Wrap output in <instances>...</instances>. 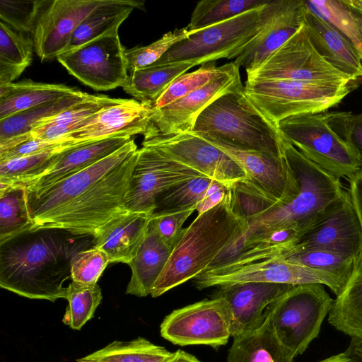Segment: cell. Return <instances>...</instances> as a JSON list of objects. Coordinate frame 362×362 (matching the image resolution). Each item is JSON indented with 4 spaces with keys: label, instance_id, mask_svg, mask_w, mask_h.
<instances>
[{
    "label": "cell",
    "instance_id": "1",
    "mask_svg": "<svg viewBox=\"0 0 362 362\" xmlns=\"http://www.w3.org/2000/svg\"><path fill=\"white\" fill-rule=\"evenodd\" d=\"M94 245L92 235L32 228L0 243V286L30 299H66L74 257Z\"/></svg>",
    "mask_w": 362,
    "mask_h": 362
},
{
    "label": "cell",
    "instance_id": "2",
    "mask_svg": "<svg viewBox=\"0 0 362 362\" xmlns=\"http://www.w3.org/2000/svg\"><path fill=\"white\" fill-rule=\"evenodd\" d=\"M276 133L281 154L298 184L299 192L288 202L277 204L264 214L245 223L243 230L226 247L233 259L248 240L268 231L292 228L301 236L344 191L340 179L307 158L277 129Z\"/></svg>",
    "mask_w": 362,
    "mask_h": 362
},
{
    "label": "cell",
    "instance_id": "3",
    "mask_svg": "<svg viewBox=\"0 0 362 362\" xmlns=\"http://www.w3.org/2000/svg\"><path fill=\"white\" fill-rule=\"evenodd\" d=\"M244 227L232 213L226 194L218 205L198 214L184 228L151 296L158 297L205 272Z\"/></svg>",
    "mask_w": 362,
    "mask_h": 362
},
{
    "label": "cell",
    "instance_id": "4",
    "mask_svg": "<svg viewBox=\"0 0 362 362\" xmlns=\"http://www.w3.org/2000/svg\"><path fill=\"white\" fill-rule=\"evenodd\" d=\"M361 82V80L346 83L246 81L240 97L245 107L276 129L279 122L288 117L323 113L337 105Z\"/></svg>",
    "mask_w": 362,
    "mask_h": 362
},
{
    "label": "cell",
    "instance_id": "5",
    "mask_svg": "<svg viewBox=\"0 0 362 362\" xmlns=\"http://www.w3.org/2000/svg\"><path fill=\"white\" fill-rule=\"evenodd\" d=\"M138 150L42 228H59L76 234L94 235L100 226L125 210L124 201Z\"/></svg>",
    "mask_w": 362,
    "mask_h": 362
},
{
    "label": "cell",
    "instance_id": "6",
    "mask_svg": "<svg viewBox=\"0 0 362 362\" xmlns=\"http://www.w3.org/2000/svg\"><path fill=\"white\" fill-rule=\"evenodd\" d=\"M333 301L322 284L292 287L267 308L279 341L295 356L302 354L318 336Z\"/></svg>",
    "mask_w": 362,
    "mask_h": 362
},
{
    "label": "cell",
    "instance_id": "7",
    "mask_svg": "<svg viewBox=\"0 0 362 362\" xmlns=\"http://www.w3.org/2000/svg\"><path fill=\"white\" fill-rule=\"evenodd\" d=\"M241 92L226 94L208 106L198 117L193 132L281 158L276 129L243 105Z\"/></svg>",
    "mask_w": 362,
    "mask_h": 362
},
{
    "label": "cell",
    "instance_id": "8",
    "mask_svg": "<svg viewBox=\"0 0 362 362\" xmlns=\"http://www.w3.org/2000/svg\"><path fill=\"white\" fill-rule=\"evenodd\" d=\"M276 129L307 158L338 179H349L361 170L353 151L329 127L323 113L288 117Z\"/></svg>",
    "mask_w": 362,
    "mask_h": 362
},
{
    "label": "cell",
    "instance_id": "9",
    "mask_svg": "<svg viewBox=\"0 0 362 362\" xmlns=\"http://www.w3.org/2000/svg\"><path fill=\"white\" fill-rule=\"evenodd\" d=\"M262 7L192 33L156 63L189 62L197 66L220 59L236 58L258 33Z\"/></svg>",
    "mask_w": 362,
    "mask_h": 362
},
{
    "label": "cell",
    "instance_id": "10",
    "mask_svg": "<svg viewBox=\"0 0 362 362\" xmlns=\"http://www.w3.org/2000/svg\"><path fill=\"white\" fill-rule=\"evenodd\" d=\"M247 81H293L346 83L352 81L329 64L313 47L304 24L256 70Z\"/></svg>",
    "mask_w": 362,
    "mask_h": 362
},
{
    "label": "cell",
    "instance_id": "11",
    "mask_svg": "<svg viewBox=\"0 0 362 362\" xmlns=\"http://www.w3.org/2000/svg\"><path fill=\"white\" fill-rule=\"evenodd\" d=\"M194 280L199 289L223 285L266 282L298 286L320 284L327 286L337 296L346 283L324 271L291 262L279 257L270 258L235 267H220L205 271Z\"/></svg>",
    "mask_w": 362,
    "mask_h": 362
},
{
    "label": "cell",
    "instance_id": "12",
    "mask_svg": "<svg viewBox=\"0 0 362 362\" xmlns=\"http://www.w3.org/2000/svg\"><path fill=\"white\" fill-rule=\"evenodd\" d=\"M232 314L223 298L214 297L173 310L160 325V335L180 346L207 345L218 349L231 336Z\"/></svg>",
    "mask_w": 362,
    "mask_h": 362
},
{
    "label": "cell",
    "instance_id": "13",
    "mask_svg": "<svg viewBox=\"0 0 362 362\" xmlns=\"http://www.w3.org/2000/svg\"><path fill=\"white\" fill-rule=\"evenodd\" d=\"M118 31L62 53L57 61L82 83L95 90L122 87L129 74Z\"/></svg>",
    "mask_w": 362,
    "mask_h": 362
},
{
    "label": "cell",
    "instance_id": "14",
    "mask_svg": "<svg viewBox=\"0 0 362 362\" xmlns=\"http://www.w3.org/2000/svg\"><path fill=\"white\" fill-rule=\"evenodd\" d=\"M205 176L150 146L138 150V157L124 201L125 210L151 214L156 198L188 180Z\"/></svg>",
    "mask_w": 362,
    "mask_h": 362
},
{
    "label": "cell",
    "instance_id": "15",
    "mask_svg": "<svg viewBox=\"0 0 362 362\" xmlns=\"http://www.w3.org/2000/svg\"><path fill=\"white\" fill-rule=\"evenodd\" d=\"M137 150L132 138L111 155L46 189L27 191L33 228L44 227L57 214Z\"/></svg>",
    "mask_w": 362,
    "mask_h": 362
},
{
    "label": "cell",
    "instance_id": "16",
    "mask_svg": "<svg viewBox=\"0 0 362 362\" xmlns=\"http://www.w3.org/2000/svg\"><path fill=\"white\" fill-rule=\"evenodd\" d=\"M142 146L155 148L172 159L227 186L247 179L230 156L199 134L191 132L144 139Z\"/></svg>",
    "mask_w": 362,
    "mask_h": 362
},
{
    "label": "cell",
    "instance_id": "17",
    "mask_svg": "<svg viewBox=\"0 0 362 362\" xmlns=\"http://www.w3.org/2000/svg\"><path fill=\"white\" fill-rule=\"evenodd\" d=\"M304 0H269L262 6L259 30L235 62L247 74L259 68L305 24Z\"/></svg>",
    "mask_w": 362,
    "mask_h": 362
},
{
    "label": "cell",
    "instance_id": "18",
    "mask_svg": "<svg viewBox=\"0 0 362 362\" xmlns=\"http://www.w3.org/2000/svg\"><path fill=\"white\" fill-rule=\"evenodd\" d=\"M240 66L232 62L229 70L206 86L161 108H152L151 132L144 137L193 132L199 115L220 97L243 89Z\"/></svg>",
    "mask_w": 362,
    "mask_h": 362
},
{
    "label": "cell",
    "instance_id": "19",
    "mask_svg": "<svg viewBox=\"0 0 362 362\" xmlns=\"http://www.w3.org/2000/svg\"><path fill=\"white\" fill-rule=\"evenodd\" d=\"M309 248L329 250L354 258L361 252L362 228L348 190L343 191L288 252Z\"/></svg>",
    "mask_w": 362,
    "mask_h": 362
},
{
    "label": "cell",
    "instance_id": "20",
    "mask_svg": "<svg viewBox=\"0 0 362 362\" xmlns=\"http://www.w3.org/2000/svg\"><path fill=\"white\" fill-rule=\"evenodd\" d=\"M106 0H45L32 33L34 48L42 62L64 53L81 23Z\"/></svg>",
    "mask_w": 362,
    "mask_h": 362
},
{
    "label": "cell",
    "instance_id": "21",
    "mask_svg": "<svg viewBox=\"0 0 362 362\" xmlns=\"http://www.w3.org/2000/svg\"><path fill=\"white\" fill-rule=\"evenodd\" d=\"M199 135L235 160L245 170L246 180L278 203H287L298 194V184L282 154L277 158Z\"/></svg>",
    "mask_w": 362,
    "mask_h": 362
},
{
    "label": "cell",
    "instance_id": "22",
    "mask_svg": "<svg viewBox=\"0 0 362 362\" xmlns=\"http://www.w3.org/2000/svg\"><path fill=\"white\" fill-rule=\"evenodd\" d=\"M152 105L135 99H120L86 119L66 139L74 145L114 136H148L151 132Z\"/></svg>",
    "mask_w": 362,
    "mask_h": 362
},
{
    "label": "cell",
    "instance_id": "23",
    "mask_svg": "<svg viewBox=\"0 0 362 362\" xmlns=\"http://www.w3.org/2000/svg\"><path fill=\"white\" fill-rule=\"evenodd\" d=\"M294 286L266 282H246L218 286L214 297L228 303L232 314L231 336L236 337L259 327L267 308Z\"/></svg>",
    "mask_w": 362,
    "mask_h": 362
},
{
    "label": "cell",
    "instance_id": "24",
    "mask_svg": "<svg viewBox=\"0 0 362 362\" xmlns=\"http://www.w3.org/2000/svg\"><path fill=\"white\" fill-rule=\"evenodd\" d=\"M151 218L149 214L124 210L95 231L94 246L107 254L110 263L128 264L144 240Z\"/></svg>",
    "mask_w": 362,
    "mask_h": 362
},
{
    "label": "cell",
    "instance_id": "25",
    "mask_svg": "<svg viewBox=\"0 0 362 362\" xmlns=\"http://www.w3.org/2000/svg\"><path fill=\"white\" fill-rule=\"evenodd\" d=\"M132 139L127 136H114L67 148L42 175L24 187L28 192L45 189L111 155Z\"/></svg>",
    "mask_w": 362,
    "mask_h": 362
},
{
    "label": "cell",
    "instance_id": "26",
    "mask_svg": "<svg viewBox=\"0 0 362 362\" xmlns=\"http://www.w3.org/2000/svg\"><path fill=\"white\" fill-rule=\"evenodd\" d=\"M305 25L311 43L321 57L350 78L361 80L362 59L347 39L308 8Z\"/></svg>",
    "mask_w": 362,
    "mask_h": 362
},
{
    "label": "cell",
    "instance_id": "27",
    "mask_svg": "<svg viewBox=\"0 0 362 362\" xmlns=\"http://www.w3.org/2000/svg\"><path fill=\"white\" fill-rule=\"evenodd\" d=\"M150 223L144 240L135 257L128 264L132 277L126 293L139 297L151 295L171 255Z\"/></svg>",
    "mask_w": 362,
    "mask_h": 362
},
{
    "label": "cell",
    "instance_id": "28",
    "mask_svg": "<svg viewBox=\"0 0 362 362\" xmlns=\"http://www.w3.org/2000/svg\"><path fill=\"white\" fill-rule=\"evenodd\" d=\"M295 357L276 337L267 310L259 327L233 337L227 362H293Z\"/></svg>",
    "mask_w": 362,
    "mask_h": 362
},
{
    "label": "cell",
    "instance_id": "29",
    "mask_svg": "<svg viewBox=\"0 0 362 362\" xmlns=\"http://www.w3.org/2000/svg\"><path fill=\"white\" fill-rule=\"evenodd\" d=\"M81 91L63 84L24 80L0 85V119Z\"/></svg>",
    "mask_w": 362,
    "mask_h": 362
},
{
    "label": "cell",
    "instance_id": "30",
    "mask_svg": "<svg viewBox=\"0 0 362 362\" xmlns=\"http://www.w3.org/2000/svg\"><path fill=\"white\" fill-rule=\"evenodd\" d=\"M144 2L134 0H106L95 8L77 27L65 52L74 49L98 37L118 31L121 24Z\"/></svg>",
    "mask_w": 362,
    "mask_h": 362
},
{
    "label": "cell",
    "instance_id": "31",
    "mask_svg": "<svg viewBox=\"0 0 362 362\" xmlns=\"http://www.w3.org/2000/svg\"><path fill=\"white\" fill-rule=\"evenodd\" d=\"M328 322L337 330L362 340V250L356 257L342 293L334 300Z\"/></svg>",
    "mask_w": 362,
    "mask_h": 362
},
{
    "label": "cell",
    "instance_id": "32",
    "mask_svg": "<svg viewBox=\"0 0 362 362\" xmlns=\"http://www.w3.org/2000/svg\"><path fill=\"white\" fill-rule=\"evenodd\" d=\"M194 66L189 62L154 63L131 72L122 88L135 100L153 106L175 79Z\"/></svg>",
    "mask_w": 362,
    "mask_h": 362
},
{
    "label": "cell",
    "instance_id": "33",
    "mask_svg": "<svg viewBox=\"0 0 362 362\" xmlns=\"http://www.w3.org/2000/svg\"><path fill=\"white\" fill-rule=\"evenodd\" d=\"M118 100L105 95H93L90 99L41 121L32 129L30 135L47 141L65 139L71 132L81 127L86 119L115 104Z\"/></svg>",
    "mask_w": 362,
    "mask_h": 362
},
{
    "label": "cell",
    "instance_id": "34",
    "mask_svg": "<svg viewBox=\"0 0 362 362\" xmlns=\"http://www.w3.org/2000/svg\"><path fill=\"white\" fill-rule=\"evenodd\" d=\"M79 91L57 100L39 105L0 119V145L28 135L41 121L93 97Z\"/></svg>",
    "mask_w": 362,
    "mask_h": 362
},
{
    "label": "cell",
    "instance_id": "35",
    "mask_svg": "<svg viewBox=\"0 0 362 362\" xmlns=\"http://www.w3.org/2000/svg\"><path fill=\"white\" fill-rule=\"evenodd\" d=\"M32 35L0 21V85L13 83L31 64Z\"/></svg>",
    "mask_w": 362,
    "mask_h": 362
},
{
    "label": "cell",
    "instance_id": "36",
    "mask_svg": "<svg viewBox=\"0 0 362 362\" xmlns=\"http://www.w3.org/2000/svg\"><path fill=\"white\" fill-rule=\"evenodd\" d=\"M308 9L347 39L362 59V12L346 0H304Z\"/></svg>",
    "mask_w": 362,
    "mask_h": 362
},
{
    "label": "cell",
    "instance_id": "37",
    "mask_svg": "<svg viewBox=\"0 0 362 362\" xmlns=\"http://www.w3.org/2000/svg\"><path fill=\"white\" fill-rule=\"evenodd\" d=\"M173 353L148 340L114 341L104 348L78 358L77 362H165Z\"/></svg>",
    "mask_w": 362,
    "mask_h": 362
},
{
    "label": "cell",
    "instance_id": "38",
    "mask_svg": "<svg viewBox=\"0 0 362 362\" xmlns=\"http://www.w3.org/2000/svg\"><path fill=\"white\" fill-rule=\"evenodd\" d=\"M33 227L27 189L0 182V243Z\"/></svg>",
    "mask_w": 362,
    "mask_h": 362
},
{
    "label": "cell",
    "instance_id": "39",
    "mask_svg": "<svg viewBox=\"0 0 362 362\" xmlns=\"http://www.w3.org/2000/svg\"><path fill=\"white\" fill-rule=\"evenodd\" d=\"M269 1L202 0L194 8L187 27L190 32H196L260 7Z\"/></svg>",
    "mask_w": 362,
    "mask_h": 362
},
{
    "label": "cell",
    "instance_id": "40",
    "mask_svg": "<svg viewBox=\"0 0 362 362\" xmlns=\"http://www.w3.org/2000/svg\"><path fill=\"white\" fill-rule=\"evenodd\" d=\"M66 146L42 153L0 161V182L24 187L42 175Z\"/></svg>",
    "mask_w": 362,
    "mask_h": 362
},
{
    "label": "cell",
    "instance_id": "41",
    "mask_svg": "<svg viewBox=\"0 0 362 362\" xmlns=\"http://www.w3.org/2000/svg\"><path fill=\"white\" fill-rule=\"evenodd\" d=\"M279 258L331 273L347 283L350 278L356 258L335 251L309 248L288 252Z\"/></svg>",
    "mask_w": 362,
    "mask_h": 362
},
{
    "label": "cell",
    "instance_id": "42",
    "mask_svg": "<svg viewBox=\"0 0 362 362\" xmlns=\"http://www.w3.org/2000/svg\"><path fill=\"white\" fill-rule=\"evenodd\" d=\"M227 195L232 213L244 223L264 214L279 204L247 180L238 181L229 186Z\"/></svg>",
    "mask_w": 362,
    "mask_h": 362
},
{
    "label": "cell",
    "instance_id": "43",
    "mask_svg": "<svg viewBox=\"0 0 362 362\" xmlns=\"http://www.w3.org/2000/svg\"><path fill=\"white\" fill-rule=\"evenodd\" d=\"M102 298L98 284H83L72 281L67 286L66 299L69 305L62 322L73 329H81L93 317Z\"/></svg>",
    "mask_w": 362,
    "mask_h": 362
},
{
    "label": "cell",
    "instance_id": "44",
    "mask_svg": "<svg viewBox=\"0 0 362 362\" xmlns=\"http://www.w3.org/2000/svg\"><path fill=\"white\" fill-rule=\"evenodd\" d=\"M231 65L230 62L216 66L215 62H211L201 65L195 71L180 75L153 103V108H161L206 86L228 71Z\"/></svg>",
    "mask_w": 362,
    "mask_h": 362
},
{
    "label": "cell",
    "instance_id": "45",
    "mask_svg": "<svg viewBox=\"0 0 362 362\" xmlns=\"http://www.w3.org/2000/svg\"><path fill=\"white\" fill-rule=\"evenodd\" d=\"M213 179L197 177L177 185L160 194L156 199L152 214L186 209H196Z\"/></svg>",
    "mask_w": 362,
    "mask_h": 362
},
{
    "label": "cell",
    "instance_id": "46",
    "mask_svg": "<svg viewBox=\"0 0 362 362\" xmlns=\"http://www.w3.org/2000/svg\"><path fill=\"white\" fill-rule=\"evenodd\" d=\"M192 33L186 26L165 33L160 39L146 46H136L125 50L128 72L131 73L158 62L175 45Z\"/></svg>",
    "mask_w": 362,
    "mask_h": 362
},
{
    "label": "cell",
    "instance_id": "47",
    "mask_svg": "<svg viewBox=\"0 0 362 362\" xmlns=\"http://www.w3.org/2000/svg\"><path fill=\"white\" fill-rule=\"evenodd\" d=\"M329 127L353 151L362 170V113L323 112Z\"/></svg>",
    "mask_w": 362,
    "mask_h": 362
},
{
    "label": "cell",
    "instance_id": "48",
    "mask_svg": "<svg viewBox=\"0 0 362 362\" xmlns=\"http://www.w3.org/2000/svg\"><path fill=\"white\" fill-rule=\"evenodd\" d=\"M45 0L0 1V19L16 30L32 35Z\"/></svg>",
    "mask_w": 362,
    "mask_h": 362
},
{
    "label": "cell",
    "instance_id": "49",
    "mask_svg": "<svg viewBox=\"0 0 362 362\" xmlns=\"http://www.w3.org/2000/svg\"><path fill=\"white\" fill-rule=\"evenodd\" d=\"M110 263L107 254L95 246L83 250L74 257L71 262V279L83 284H97Z\"/></svg>",
    "mask_w": 362,
    "mask_h": 362
},
{
    "label": "cell",
    "instance_id": "50",
    "mask_svg": "<svg viewBox=\"0 0 362 362\" xmlns=\"http://www.w3.org/2000/svg\"><path fill=\"white\" fill-rule=\"evenodd\" d=\"M194 211L190 208L153 214L151 223L162 241L173 250L184 230L182 225Z\"/></svg>",
    "mask_w": 362,
    "mask_h": 362
},
{
    "label": "cell",
    "instance_id": "51",
    "mask_svg": "<svg viewBox=\"0 0 362 362\" xmlns=\"http://www.w3.org/2000/svg\"><path fill=\"white\" fill-rule=\"evenodd\" d=\"M66 146H76L63 139L56 141H47L30 137L13 147L0 151V161L14 158L26 156L57 149Z\"/></svg>",
    "mask_w": 362,
    "mask_h": 362
},
{
    "label": "cell",
    "instance_id": "52",
    "mask_svg": "<svg viewBox=\"0 0 362 362\" xmlns=\"http://www.w3.org/2000/svg\"><path fill=\"white\" fill-rule=\"evenodd\" d=\"M228 186L213 180L195 210L202 214L218 205L226 197Z\"/></svg>",
    "mask_w": 362,
    "mask_h": 362
},
{
    "label": "cell",
    "instance_id": "53",
    "mask_svg": "<svg viewBox=\"0 0 362 362\" xmlns=\"http://www.w3.org/2000/svg\"><path fill=\"white\" fill-rule=\"evenodd\" d=\"M347 180L349 186L348 192L362 228V170Z\"/></svg>",
    "mask_w": 362,
    "mask_h": 362
},
{
    "label": "cell",
    "instance_id": "54",
    "mask_svg": "<svg viewBox=\"0 0 362 362\" xmlns=\"http://www.w3.org/2000/svg\"><path fill=\"white\" fill-rule=\"evenodd\" d=\"M319 362H362V357L349 346L344 352L333 355Z\"/></svg>",
    "mask_w": 362,
    "mask_h": 362
},
{
    "label": "cell",
    "instance_id": "55",
    "mask_svg": "<svg viewBox=\"0 0 362 362\" xmlns=\"http://www.w3.org/2000/svg\"><path fill=\"white\" fill-rule=\"evenodd\" d=\"M165 362H201L194 356L187 353L182 350H177L173 352L172 356Z\"/></svg>",
    "mask_w": 362,
    "mask_h": 362
},
{
    "label": "cell",
    "instance_id": "56",
    "mask_svg": "<svg viewBox=\"0 0 362 362\" xmlns=\"http://www.w3.org/2000/svg\"><path fill=\"white\" fill-rule=\"evenodd\" d=\"M349 346L357 354L362 357V340L356 338H351Z\"/></svg>",
    "mask_w": 362,
    "mask_h": 362
}]
</instances>
